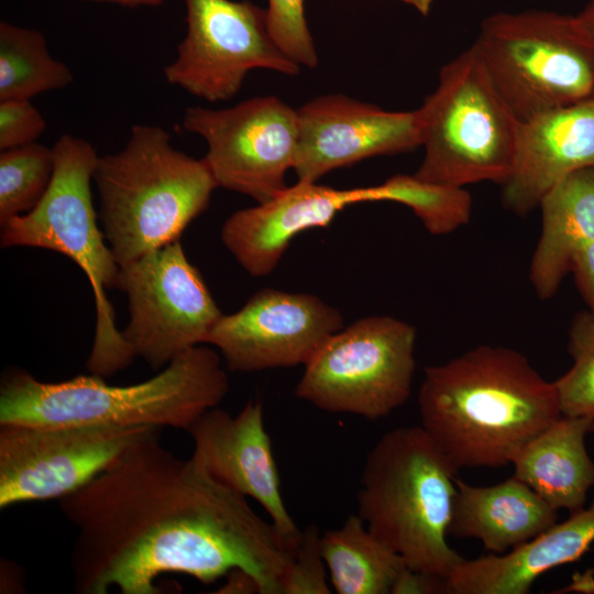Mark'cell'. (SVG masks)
<instances>
[{
  "label": "cell",
  "instance_id": "cell-10",
  "mask_svg": "<svg viewBox=\"0 0 594 594\" xmlns=\"http://www.w3.org/2000/svg\"><path fill=\"white\" fill-rule=\"evenodd\" d=\"M117 288L129 306L122 337L153 370L206 343L223 315L179 241L121 266Z\"/></svg>",
  "mask_w": 594,
  "mask_h": 594
},
{
  "label": "cell",
  "instance_id": "cell-9",
  "mask_svg": "<svg viewBox=\"0 0 594 594\" xmlns=\"http://www.w3.org/2000/svg\"><path fill=\"white\" fill-rule=\"evenodd\" d=\"M416 336L414 326L391 316L343 327L305 365L296 397L328 413L388 416L410 396Z\"/></svg>",
  "mask_w": 594,
  "mask_h": 594
},
{
  "label": "cell",
  "instance_id": "cell-34",
  "mask_svg": "<svg viewBox=\"0 0 594 594\" xmlns=\"http://www.w3.org/2000/svg\"><path fill=\"white\" fill-rule=\"evenodd\" d=\"M414 7L420 14L428 15L435 0H400Z\"/></svg>",
  "mask_w": 594,
  "mask_h": 594
},
{
  "label": "cell",
  "instance_id": "cell-28",
  "mask_svg": "<svg viewBox=\"0 0 594 594\" xmlns=\"http://www.w3.org/2000/svg\"><path fill=\"white\" fill-rule=\"evenodd\" d=\"M267 26L283 53L300 67L315 68L319 58L305 14V0H268Z\"/></svg>",
  "mask_w": 594,
  "mask_h": 594
},
{
  "label": "cell",
  "instance_id": "cell-14",
  "mask_svg": "<svg viewBox=\"0 0 594 594\" xmlns=\"http://www.w3.org/2000/svg\"><path fill=\"white\" fill-rule=\"evenodd\" d=\"M343 327L341 312L316 295L264 288L222 315L206 343L235 372L305 366Z\"/></svg>",
  "mask_w": 594,
  "mask_h": 594
},
{
  "label": "cell",
  "instance_id": "cell-33",
  "mask_svg": "<svg viewBox=\"0 0 594 594\" xmlns=\"http://www.w3.org/2000/svg\"><path fill=\"white\" fill-rule=\"evenodd\" d=\"M87 1H101V2H111L124 7H156L161 6L170 0H87Z\"/></svg>",
  "mask_w": 594,
  "mask_h": 594
},
{
  "label": "cell",
  "instance_id": "cell-18",
  "mask_svg": "<svg viewBox=\"0 0 594 594\" xmlns=\"http://www.w3.org/2000/svg\"><path fill=\"white\" fill-rule=\"evenodd\" d=\"M586 167H594V92L520 122L502 202L516 215H527L558 182Z\"/></svg>",
  "mask_w": 594,
  "mask_h": 594
},
{
  "label": "cell",
  "instance_id": "cell-4",
  "mask_svg": "<svg viewBox=\"0 0 594 594\" xmlns=\"http://www.w3.org/2000/svg\"><path fill=\"white\" fill-rule=\"evenodd\" d=\"M92 179L118 265L179 241L218 188L205 161L173 147L157 125L135 124L124 147L99 156Z\"/></svg>",
  "mask_w": 594,
  "mask_h": 594
},
{
  "label": "cell",
  "instance_id": "cell-2",
  "mask_svg": "<svg viewBox=\"0 0 594 594\" xmlns=\"http://www.w3.org/2000/svg\"><path fill=\"white\" fill-rule=\"evenodd\" d=\"M421 427L452 465L504 468L562 415L553 382L520 352L479 345L425 369Z\"/></svg>",
  "mask_w": 594,
  "mask_h": 594
},
{
  "label": "cell",
  "instance_id": "cell-30",
  "mask_svg": "<svg viewBox=\"0 0 594 594\" xmlns=\"http://www.w3.org/2000/svg\"><path fill=\"white\" fill-rule=\"evenodd\" d=\"M46 122L31 100L0 101V150H9L36 142Z\"/></svg>",
  "mask_w": 594,
  "mask_h": 594
},
{
  "label": "cell",
  "instance_id": "cell-31",
  "mask_svg": "<svg viewBox=\"0 0 594 594\" xmlns=\"http://www.w3.org/2000/svg\"><path fill=\"white\" fill-rule=\"evenodd\" d=\"M570 272L574 275L588 311L594 315V241L574 256Z\"/></svg>",
  "mask_w": 594,
  "mask_h": 594
},
{
  "label": "cell",
  "instance_id": "cell-13",
  "mask_svg": "<svg viewBox=\"0 0 594 594\" xmlns=\"http://www.w3.org/2000/svg\"><path fill=\"white\" fill-rule=\"evenodd\" d=\"M0 507L62 498L111 466L155 427L0 426Z\"/></svg>",
  "mask_w": 594,
  "mask_h": 594
},
{
  "label": "cell",
  "instance_id": "cell-19",
  "mask_svg": "<svg viewBox=\"0 0 594 594\" xmlns=\"http://www.w3.org/2000/svg\"><path fill=\"white\" fill-rule=\"evenodd\" d=\"M594 542V499L505 553L463 559L443 580L448 594H526L553 568L579 560Z\"/></svg>",
  "mask_w": 594,
  "mask_h": 594
},
{
  "label": "cell",
  "instance_id": "cell-23",
  "mask_svg": "<svg viewBox=\"0 0 594 594\" xmlns=\"http://www.w3.org/2000/svg\"><path fill=\"white\" fill-rule=\"evenodd\" d=\"M320 550L338 594H393L408 569L359 515H350L341 527L321 535Z\"/></svg>",
  "mask_w": 594,
  "mask_h": 594
},
{
  "label": "cell",
  "instance_id": "cell-7",
  "mask_svg": "<svg viewBox=\"0 0 594 594\" xmlns=\"http://www.w3.org/2000/svg\"><path fill=\"white\" fill-rule=\"evenodd\" d=\"M418 111L425 155L417 178L453 187L506 182L520 122L473 44L441 67L436 89Z\"/></svg>",
  "mask_w": 594,
  "mask_h": 594
},
{
  "label": "cell",
  "instance_id": "cell-24",
  "mask_svg": "<svg viewBox=\"0 0 594 594\" xmlns=\"http://www.w3.org/2000/svg\"><path fill=\"white\" fill-rule=\"evenodd\" d=\"M72 81L70 69L53 58L40 31L0 22V101L31 100Z\"/></svg>",
  "mask_w": 594,
  "mask_h": 594
},
{
  "label": "cell",
  "instance_id": "cell-17",
  "mask_svg": "<svg viewBox=\"0 0 594 594\" xmlns=\"http://www.w3.org/2000/svg\"><path fill=\"white\" fill-rule=\"evenodd\" d=\"M374 187L338 189L297 182L265 202L233 212L222 226V243L245 272L266 276L297 234L327 227L351 205L376 201Z\"/></svg>",
  "mask_w": 594,
  "mask_h": 594
},
{
  "label": "cell",
  "instance_id": "cell-8",
  "mask_svg": "<svg viewBox=\"0 0 594 594\" xmlns=\"http://www.w3.org/2000/svg\"><path fill=\"white\" fill-rule=\"evenodd\" d=\"M473 45L519 122L594 92V41L576 15L498 12Z\"/></svg>",
  "mask_w": 594,
  "mask_h": 594
},
{
  "label": "cell",
  "instance_id": "cell-3",
  "mask_svg": "<svg viewBox=\"0 0 594 594\" xmlns=\"http://www.w3.org/2000/svg\"><path fill=\"white\" fill-rule=\"evenodd\" d=\"M229 381L219 355L197 345L155 376L127 386L79 375L46 383L20 369L0 384V426L170 427L188 430L227 396Z\"/></svg>",
  "mask_w": 594,
  "mask_h": 594
},
{
  "label": "cell",
  "instance_id": "cell-22",
  "mask_svg": "<svg viewBox=\"0 0 594 594\" xmlns=\"http://www.w3.org/2000/svg\"><path fill=\"white\" fill-rule=\"evenodd\" d=\"M593 431L594 418L561 416L516 457L514 476L557 510L583 508L594 486V461L585 447Z\"/></svg>",
  "mask_w": 594,
  "mask_h": 594
},
{
  "label": "cell",
  "instance_id": "cell-21",
  "mask_svg": "<svg viewBox=\"0 0 594 594\" xmlns=\"http://www.w3.org/2000/svg\"><path fill=\"white\" fill-rule=\"evenodd\" d=\"M541 232L529 278L541 300L552 298L574 256L594 241V167L575 170L541 198Z\"/></svg>",
  "mask_w": 594,
  "mask_h": 594
},
{
  "label": "cell",
  "instance_id": "cell-27",
  "mask_svg": "<svg viewBox=\"0 0 594 594\" xmlns=\"http://www.w3.org/2000/svg\"><path fill=\"white\" fill-rule=\"evenodd\" d=\"M568 352L572 366L553 382L561 415L594 418V315L588 310L573 317Z\"/></svg>",
  "mask_w": 594,
  "mask_h": 594
},
{
  "label": "cell",
  "instance_id": "cell-1",
  "mask_svg": "<svg viewBox=\"0 0 594 594\" xmlns=\"http://www.w3.org/2000/svg\"><path fill=\"white\" fill-rule=\"evenodd\" d=\"M58 501L77 529L75 593L158 594L162 574L210 584L242 570L261 594H280L292 552L279 531L193 457L164 448L157 430Z\"/></svg>",
  "mask_w": 594,
  "mask_h": 594
},
{
  "label": "cell",
  "instance_id": "cell-16",
  "mask_svg": "<svg viewBox=\"0 0 594 594\" xmlns=\"http://www.w3.org/2000/svg\"><path fill=\"white\" fill-rule=\"evenodd\" d=\"M187 431L194 442L191 457L198 464L223 485L255 499L293 551L301 530L282 497L262 403L250 400L235 416L211 408Z\"/></svg>",
  "mask_w": 594,
  "mask_h": 594
},
{
  "label": "cell",
  "instance_id": "cell-6",
  "mask_svg": "<svg viewBox=\"0 0 594 594\" xmlns=\"http://www.w3.org/2000/svg\"><path fill=\"white\" fill-rule=\"evenodd\" d=\"M55 170L41 202L1 226L2 248L29 246L69 257L87 276L95 297L96 330L87 369L101 377L128 367L135 359L116 328L106 289L117 288L120 266L101 232L90 183L99 158L84 139L63 134L55 142Z\"/></svg>",
  "mask_w": 594,
  "mask_h": 594
},
{
  "label": "cell",
  "instance_id": "cell-11",
  "mask_svg": "<svg viewBox=\"0 0 594 594\" xmlns=\"http://www.w3.org/2000/svg\"><path fill=\"white\" fill-rule=\"evenodd\" d=\"M187 32L177 56L163 69L166 81L210 102L241 89L249 72L296 76L300 66L274 42L267 11L243 0H184Z\"/></svg>",
  "mask_w": 594,
  "mask_h": 594
},
{
  "label": "cell",
  "instance_id": "cell-29",
  "mask_svg": "<svg viewBox=\"0 0 594 594\" xmlns=\"http://www.w3.org/2000/svg\"><path fill=\"white\" fill-rule=\"evenodd\" d=\"M320 534L310 526L301 531L299 541L280 581V594H329L326 563L320 550Z\"/></svg>",
  "mask_w": 594,
  "mask_h": 594
},
{
  "label": "cell",
  "instance_id": "cell-5",
  "mask_svg": "<svg viewBox=\"0 0 594 594\" xmlns=\"http://www.w3.org/2000/svg\"><path fill=\"white\" fill-rule=\"evenodd\" d=\"M458 470L421 426L384 433L366 457L358 515L407 568L444 580L464 559L448 543Z\"/></svg>",
  "mask_w": 594,
  "mask_h": 594
},
{
  "label": "cell",
  "instance_id": "cell-25",
  "mask_svg": "<svg viewBox=\"0 0 594 594\" xmlns=\"http://www.w3.org/2000/svg\"><path fill=\"white\" fill-rule=\"evenodd\" d=\"M380 201L407 206L433 235H447L469 223L472 197L464 187L424 182L397 174L377 185Z\"/></svg>",
  "mask_w": 594,
  "mask_h": 594
},
{
  "label": "cell",
  "instance_id": "cell-32",
  "mask_svg": "<svg viewBox=\"0 0 594 594\" xmlns=\"http://www.w3.org/2000/svg\"><path fill=\"white\" fill-rule=\"evenodd\" d=\"M576 16L594 41V0H590Z\"/></svg>",
  "mask_w": 594,
  "mask_h": 594
},
{
  "label": "cell",
  "instance_id": "cell-15",
  "mask_svg": "<svg viewBox=\"0 0 594 594\" xmlns=\"http://www.w3.org/2000/svg\"><path fill=\"white\" fill-rule=\"evenodd\" d=\"M299 138L293 170L297 182L317 183L337 168L421 146L418 109L388 111L341 94L297 108Z\"/></svg>",
  "mask_w": 594,
  "mask_h": 594
},
{
  "label": "cell",
  "instance_id": "cell-20",
  "mask_svg": "<svg viewBox=\"0 0 594 594\" xmlns=\"http://www.w3.org/2000/svg\"><path fill=\"white\" fill-rule=\"evenodd\" d=\"M557 521L558 510L514 475L490 486L457 479L449 536L477 539L487 551L502 554Z\"/></svg>",
  "mask_w": 594,
  "mask_h": 594
},
{
  "label": "cell",
  "instance_id": "cell-12",
  "mask_svg": "<svg viewBox=\"0 0 594 594\" xmlns=\"http://www.w3.org/2000/svg\"><path fill=\"white\" fill-rule=\"evenodd\" d=\"M183 128L207 144L202 157L218 187L265 202L286 187L299 138L297 109L275 96L233 107L186 109Z\"/></svg>",
  "mask_w": 594,
  "mask_h": 594
},
{
  "label": "cell",
  "instance_id": "cell-26",
  "mask_svg": "<svg viewBox=\"0 0 594 594\" xmlns=\"http://www.w3.org/2000/svg\"><path fill=\"white\" fill-rule=\"evenodd\" d=\"M53 147L34 142L0 153V224L32 211L54 176Z\"/></svg>",
  "mask_w": 594,
  "mask_h": 594
}]
</instances>
